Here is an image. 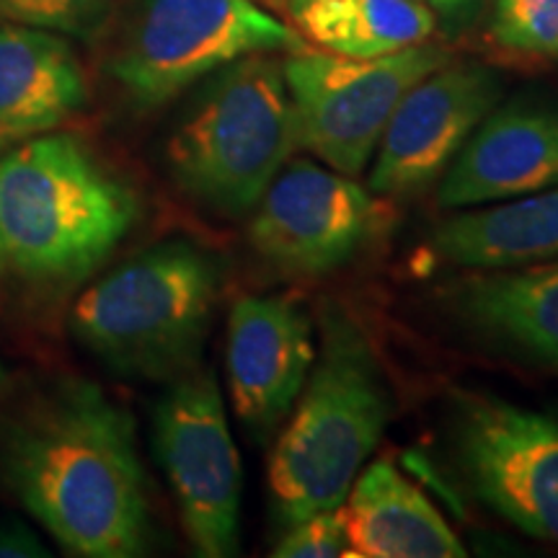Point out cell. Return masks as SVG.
<instances>
[{"instance_id":"cell-1","label":"cell","mask_w":558,"mask_h":558,"mask_svg":"<svg viewBox=\"0 0 558 558\" xmlns=\"http://www.w3.org/2000/svg\"><path fill=\"white\" fill-rule=\"evenodd\" d=\"M0 473L70 556L148 554L150 499L135 418L94 383L62 380L26 409L5 437Z\"/></svg>"},{"instance_id":"cell-2","label":"cell","mask_w":558,"mask_h":558,"mask_svg":"<svg viewBox=\"0 0 558 558\" xmlns=\"http://www.w3.org/2000/svg\"><path fill=\"white\" fill-rule=\"evenodd\" d=\"M290 414L267 473L277 530L344 505L393 416L378 354L337 300L318 313L316 360Z\"/></svg>"},{"instance_id":"cell-3","label":"cell","mask_w":558,"mask_h":558,"mask_svg":"<svg viewBox=\"0 0 558 558\" xmlns=\"http://www.w3.org/2000/svg\"><path fill=\"white\" fill-rule=\"evenodd\" d=\"M140 218L137 194L81 137L45 132L0 156V267L73 284L114 254Z\"/></svg>"},{"instance_id":"cell-4","label":"cell","mask_w":558,"mask_h":558,"mask_svg":"<svg viewBox=\"0 0 558 558\" xmlns=\"http://www.w3.org/2000/svg\"><path fill=\"white\" fill-rule=\"evenodd\" d=\"M220 288L218 256L166 241L90 284L73 305L70 329L114 373L171 383L199 365Z\"/></svg>"},{"instance_id":"cell-5","label":"cell","mask_w":558,"mask_h":558,"mask_svg":"<svg viewBox=\"0 0 558 558\" xmlns=\"http://www.w3.org/2000/svg\"><path fill=\"white\" fill-rule=\"evenodd\" d=\"M298 148L282 62L248 54L215 70L166 140L177 190L218 215H246Z\"/></svg>"},{"instance_id":"cell-6","label":"cell","mask_w":558,"mask_h":558,"mask_svg":"<svg viewBox=\"0 0 558 558\" xmlns=\"http://www.w3.org/2000/svg\"><path fill=\"white\" fill-rule=\"evenodd\" d=\"M303 47L256 0H135L109 73L135 107L156 109L230 62Z\"/></svg>"},{"instance_id":"cell-7","label":"cell","mask_w":558,"mask_h":558,"mask_svg":"<svg viewBox=\"0 0 558 558\" xmlns=\"http://www.w3.org/2000/svg\"><path fill=\"white\" fill-rule=\"evenodd\" d=\"M448 60L450 52L432 41L367 60L308 47L288 52L282 73L298 148L333 171L360 177L403 96Z\"/></svg>"},{"instance_id":"cell-8","label":"cell","mask_w":558,"mask_h":558,"mask_svg":"<svg viewBox=\"0 0 558 558\" xmlns=\"http://www.w3.org/2000/svg\"><path fill=\"white\" fill-rule=\"evenodd\" d=\"M153 450L194 556L239 554L243 469L213 369L197 365L171 380L153 411Z\"/></svg>"},{"instance_id":"cell-9","label":"cell","mask_w":558,"mask_h":558,"mask_svg":"<svg viewBox=\"0 0 558 558\" xmlns=\"http://www.w3.org/2000/svg\"><path fill=\"white\" fill-rule=\"evenodd\" d=\"M456 465L481 505L558 546V414L486 393H452Z\"/></svg>"},{"instance_id":"cell-10","label":"cell","mask_w":558,"mask_h":558,"mask_svg":"<svg viewBox=\"0 0 558 558\" xmlns=\"http://www.w3.org/2000/svg\"><path fill=\"white\" fill-rule=\"evenodd\" d=\"M248 222V246L284 277L316 279L344 269L365 251L383 209L354 177L313 160L277 173Z\"/></svg>"},{"instance_id":"cell-11","label":"cell","mask_w":558,"mask_h":558,"mask_svg":"<svg viewBox=\"0 0 558 558\" xmlns=\"http://www.w3.org/2000/svg\"><path fill=\"white\" fill-rule=\"evenodd\" d=\"M499 99L501 81L478 62L448 60L432 70L388 120L369 192L399 199L429 190Z\"/></svg>"},{"instance_id":"cell-12","label":"cell","mask_w":558,"mask_h":558,"mask_svg":"<svg viewBox=\"0 0 558 558\" xmlns=\"http://www.w3.org/2000/svg\"><path fill=\"white\" fill-rule=\"evenodd\" d=\"M313 320L298 300L241 295L228 316L226 367L233 411L254 442L282 429L316 360Z\"/></svg>"},{"instance_id":"cell-13","label":"cell","mask_w":558,"mask_h":558,"mask_svg":"<svg viewBox=\"0 0 558 558\" xmlns=\"http://www.w3.org/2000/svg\"><path fill=\"white\" fill-rule=\"evenodd\" d=\"M558 184V107L518 99L494 107L452 158L437 192L445 209L494 205Z\"/></svg>"},{"instance_id":"cell-14","label":"cell","mask_w":558,"mask_h":558,"mask_svg":"<svg viewBox=\"0 0 558 558\" xmlns=\"http://www.w3.org/2000/svg\"><path fill=\"white\" fill-rule=\"evenodd\" d=\"M442 298L452 316L481 339L558 369V259L514 269H471Z\"/></svg>"},{"instance_id":"cell-15","label":"cell","mask_w":558,"mask_h":558,"mask_svg":"<svg viewBox=\"0 0 558 558\" xmlns=\"http://www.w3.org/2000/svg\"><path fill=\"white\" fill-rule=\"evenodd\" d=\"M86 101V73L62 34L0 24V148L60 130Z\"/></svg>"},{"instance_id":"cell-16","label":"cell","mask_w":558,"mask_h":558,"mask_svg":"<svg viewBox=\"0 0 558 558\" xmlns=\"http://www.w3.org/2000/svg\"><path fill=\"white\" fill-rule=\"evenodd\" d=\"M349 554L357 558H460L463 543L439 509L388 460L360 471L344 505Z\"/></svg>"},{"instance_id":"cell-17","label":"cell","mask_w":558,"mask_h":558,"mask_svg":"<svg viewBox=\"0 0 558 558\" xmlns=\"http://www.w3.org/2000/svg\"><path fill=\"white\" fill-rule=\"evenodd\" d=\"M432 251L463 269H514L558 259V184L439 222Z\"/></svg>"},{"instance_id":"cell-18","label":"cell","mask_w":558,"mask_h":558,"mask_svg":"<svg viewBox=\"0 0 558 558\" xmlns=\"http://www.w3.org/2000/svg\"><path fill=\"white\" fill-rule=\"evenodd\" d=\"M284 9L300 37L341 58H383L437 32L427 0H284Z\"/></svg>"},{"instance_id":"cell-19","label":"cell","mask_w":558,"mask_h":558,"mask_svg":"<svg viewBox=\"0 0 558 558\" xmlns=\"http://www.w3.org/2000/svg\"><path fill=\"white\" fill-rule=\"evenodd\" d=\"M488 39L527 62H558V0H494Z\"/></svg>"},{"instance_id":"cell-20","label":"cell","mask_w":558,"mask_h":558,"mask_svg":"<svg viewBox=\"0 0 558 558\" xmlns=\"http://www.w3.org/2000/svg\"><path fill=\"white\" fill-rule=\"evenodd\" d=\"M117 0H0V19L62 34V37L90 39L107 24Z\"/></svg>"},{"instance_id":"cell-21","label":"cell","mask_w":558,"mask_h":558,"mask_svg":"<svg viewBox=\"0 0 558 558\" xmlns=\"http://www.w3.org/2000/svg\"><path fill=\"white\" fill-rule=\"evenodd\" d=\"M347 522L344 509L333 507L311 518L292 522L279 530V538L271 548L277 558H333L347 556Z\"/></svg>"},{"instance_id":"cell-22","label":"cell","mask_w":558,"mask_h":558,"mask_svg":"<svg viewBox=\"0 0 558 558\" xmlns=\"http://www.w3.org/2000/svg\"><path fill=\"white\" fill-rule=\"evenodd\" d=\"M39 558L47 556L45 546L32 527L24 522H3L0 525V558Z\"/></svg>"},{"instance_id":"cell-23","label":"cell","mask_w":558,"mask_h":558,"mask_svg":"<svg viewBox=\"0 0 558 558\" xmlns=\"http://www.w3.org/2000/svg\"><path fill=\"white\" fill-rule=\"evenodd\" d=\"M484 3L486 0H427L435 16L442 19L452 29H463L465 24H471L484 9Z\"/></svg>"},{"instance_id":"cell-24","label":"cell","mask_w":558,"mask_h":558,"mask_svg":"<svg viewBox=\"0 0 558 558\" xmlns=\"http://www.w3.org/2000/svg\"><path fill=\"white\" fill-rule=\"evenodd\" d=\"M256 3H264V5H284V0H256Z\"/></svg>"},{"instance_id":"cell-25","label":"cell","mask_w":558,"mask_h":558,"mask_svg":"<svg viewBox=\"0 0 558 558\" xmlns=\"http://www.w3.org/2000/svg\"><path fill=\"white\" fill-rule=\"evenodd\" d=\"M3 380H5V369H3V365H0V386H3Z\"/></svg>"}]
</instances>
